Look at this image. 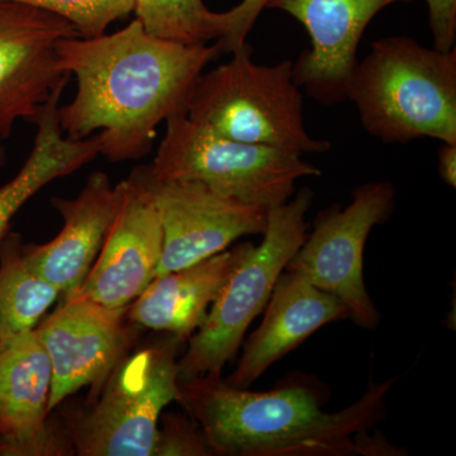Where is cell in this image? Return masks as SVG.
Instances as JSON below:
<instances>
[{
	"instance_id": "obj_1",
	"label": "cell",
	"mask_w": 456,
	"mask_h": 456,
	"mask_svg": "<svg viewBox=\"0 0 456 456\" xmlns=\"http://www.w3.org/2000/svg\"><path fill=\"white\" fill-rule=\"evenodd\" d=\"M220 55L216 44L151 35L137 18L110 35L66 38L57 45L59 68L77 77V92L59 107L60 127L75 140L99 131L101 155L113 163L139 160L159 125L185 113L198 77Z\"/></svg>"
},
{
	"instance_id": "obj_2",
	"label": "cell",
	"mask_w": 456,
	"mask_h": 456,
	"mask_svg": "<svg viewBox=\"0 0 456 456\" xmlns=\"http://www.w3.org/2000/svg\"><path fill=\"white\" fill-rule=\"evenodd\" d=\"M395 379L371 384L351 406L329 413L320 383L292 380L269 392L236 388L209 373L179 380L176 402L202 428L213 455H401L368 431L386 417Z\"/></svg>"
},
{
	"instance_id": "obj_3",
	"label": "cell",
	"mask_w": 456,
	"mask_h": 456,
	"mask_svg": "<svg viewBox=\"0 0 456 456\" xmlns=\"http://www.w3.org/2000/svg\"><path fill=\"white\" fill-rule=\"evenodd\" d=\"M346 99L383 142L456 143V50L428 49L407 36L374 41L354 69Z\"/></svg>"
},
{
	"instance_id": "obj_4",
	"label": "cell",
	"mask_w": 456,
	"mask_h": 456,
	"mask_svg": "<svg viewBox=\"0 0 456 456\" xmlns=\"http://www.w3.org/2000/svg\"><path fill=\"white\" fill-rule=\"evenodd\" d=\"M231 55L226 64L198 77L185 108L191 121L228 139L301 155L331 149L329 141L305 130L292 60L256 64L248 42Z\"/></svg>"
},
{
	"instance_id": "obj_5",
	"label": "cell",
	"mask_w": 456,
	"mask_h": 456,
	"mask_svg": "<svg viewBox=\"0 0 456 456\" xmlns=\"http://www.w3.org/2000/svg\"><path fill=\"white\" fill-rule=\"evenodd\" d=\"M183 344L167 334L128 354L86 407L62 413L75 455L154 456L159 419L178 397L176 362Z\"/></svg>"
},
{
	"instance_id": "obj_6",
	"label": "cell",
	"mask_w": 456,
	"mask_h": 456,
	"mask_svg": "<svg viewBox=\"0 0 456 456\" xmlns=\"http://www.w3.org/2000/svg\"><path fill=\"white\" fill-rule=\"evenodd\" d=\"M150 173L161 180L202 183L222 196L264 208L292 198L296 183L321 175L298 152L228 139L185 113L167 119V132Z\"/></svg>"
},
{
	"instance_id": "obj_7",
	"label": "cell",
	"mask_w": 456,
	"mask_h": 456,
	"mask_svg": "<svg viewBox=\"0 0 456 456\" xmlns=\"http://www.w3.org/2000/svg\"><path fill=\"white\" fill-rule=\"evenodd\" d=\"M312 200L311 189L303 188L293 200L269 209L263 242L233 270L176 362L178 380L222 373L235 358L246 330L268 305L279 277L307 237Z\"/></svg>"
},
{
	"instance_id": "obj_8",
	"label": "cell",
	"mask_w": 456,
	"mask_h": 456,
	"mask_svg": "<svg viewBox=\"0 0 456 456\" xmlns=\"http://www.w3.org/2000/svg\"><path fill=\"white\" fill-rule=\"evenodd\" d=\"M395 200L391 182L356 188L346 208L334 207L318 215L314 232L285 268L340 299L351 320L368 330L378 326L380 316L362 275L365 242L375 224L391 216Z\"/></svg>"
},
{
	"instance_id": "obj_9",
	"label": "cell",
	"mask_w": 456,
	"mask_h": 456,
	"mask_svg": "<svg viewBox=\"0 0 456 456\" xmlns=\"http://www.w3.org/2000/svg\"><path fill=\"white\" fill-rule=\"evenodd\" d=\"M130 178L154 206L163 228L155 278L220 254L240 237L265 232L268 208L222 196L202 183L155 178L147 165Z\"/></svg>"
},
{
	"instance_id": "obj_10",
	"label": "cell",
	"mask_w": 456,
	"mask_h": 456,
	"mask_svg": "<svg viewBox=\"0 0 456 456\" xmlns=\"http://www.w3.org/2000/svg\"><path fill=\"white\" fill-rule=\"evenodd\" d=\"M128 307L112 308L80 296L64 302L35 331L53 369L47 411L53 413L83 387L94 397L116 365L130 354L140 326Z\"/></svg>"
},
{
	"instance_id": "obj_11",
	"label": "cell",
	"mask_w": 456,
	"mask_h": 456,
	"mask_svg": "<svg viewBox=\"0 0 456 456\" xmlns=\"http://www.w3.org/2000/svg\"><path fill=\"white\" fill-rule=\"evenodd\" d=\"M64 18L22 3L0 0V139L20 119L33 122L42 104L70 75L62 73L57 45L77 37Z\"/></svg>"
},
{
	"instance_id": "obj_12",
	"label": "cell",
	"mask_w": 456,
	"mask_h": 456,
	"mask_svg": "<svg viewBox=\"0 0 456 456\" xmlns=\"http://www.w3.org/2000/svg\"><path fill=\"white\" fill-rule=\"evenodd\" d=\"M412 0H269L301 22L310 50L293 64L294 82L325 106L346 101L358 47L369 23L382 9Z\"/></svg>"
},
{
	"instance_id": "obj_13",
	"label": "cell",
	"mask_w": 456,
	"mask_h": 456,
	"mask_svg": "<svg viewBox=\"0 0 456 456\" xmlns=\"http://www.w3.org/2000/svg\"><path fill=\"white\" fill-rule=\"evenodd\" d=\"M50 359L35 330L0 344V455L75 454L61 421L49 419Z\"/></svg>"
},
{
	"instance_id": "obj_14",
	"label": "cell",
	"mask_w": 456,
	"mask_h": 456,
	"mask_svg": "<svg viewBox=\"0 0 456 456\" xmlns=\"http://www.w3.org/2000/svg\"><path fill=\"white\" fill-rule=\"evenodd\" d=\"M123 184L121 206L97 259L79 288L68 296L107 307H128L154 281L163 254V228L139 185L130 176Z\"/></svg>"
},
{
	"instance_id": "obj_15",
	"label": "cell",
	"mask_w": 456,
	"mask_h": 456,
	"mask_svg": "<svg viewBox=\"0 0 456 456\" xmlns=\"http://www.w3.org/2000/svg\"><path fill=\"white\" fill-rule=\"evenodd\" d=\"M123 180L112 185L103 171H95L73 200L53 198L64 224L59 235L44 245L23 246L36 272L55 285L62 297L83 283L122 203Z\"/></svg>"
},
{
	"instance_id": "obj_16",
	"label": "cell",
	"mask_w": 456,
	"mask_h": 456,
	"mask_svg": "<svg viewBox=\"0 0 456 456\" xmlns=\"http://www.w3.org/2000/svg\"><path fill=\"white\" fill-rule=\"evenodd\" d=\"M259 329L248 338L239 364L226 382L248 388L275 362L321 327L349 318L346 305L292 272L281 273Z\"/></svg>"
},
{
	"instance_id": "obj_17",
	"label": "cell",
	"mask_w": 456,
	"mask_h": 456,
	"mask_svg": "<svg viewBox=\"0 0 456 456\" xmlns=\"http://www.w3.org/2000/svg\"><path fill=\"white\" fill-rule=\"evenodd\" d=\"M253 248L251 242H244L187 268L156 277L128 305V320L188 341L203 325L209 305L233 270Z\"/></svg>"
},
{
	"instance_id": "obj_18",
	"label": "cell",
	"mask_w": 456,
	"mask_h": 456,
	"mask_svg": "<svg viewBox=\"0 0 456 456\" xmlns=\"http://www.w3.org/2000/svg\"><path fill=\"white\" fill-rule=\"evenodd\" d=\"M66 84H60L42 104L33 119L37 125V134L26 163L11 182L0 187V240L8 232L17 212L38 191L101 155L98 134L75 140L66 136L60 127L59 103Z\"/></svg>"
},
{
	"instance_id": "obj_19",
	"label": "cell",
	"mask_w": 456,
	"mask_h": 456,
	"mask_svg": "<svg viewBox=\"0 0 456 456\" xmlns=\"http://www.w3.org/2000/svg\"><path fill=\"white\" fill-rule=\"evenodd\" d=\"M16 232L8 231L0 240V344L35 330L61 296L36 272Z\"/></svg>"
},
{
	"instance_id": "obj_20",
	"label": "cell",
	"mask_w": 456,
	"mask_h": 456,
	"mask_svg": "<svg viewBox=\"0 0 456 456\" xmlns=\"http://www.w3.org/2000/svg\"><path fill=\"white\" fill-rule=\"evenodd\" d=\"M134 14L147 32L187 45L216 40L213 13L203 0H137Z\"/></svg>"
},
{
	"instance_id": "obj_21",
	"label": "cell",
	"mask_w": 456,
	"mask_h": 456,
	"mask_svg": "<svg viewBox=\"0 0 456 456\" xmlns=\"http://www.w3.org/2000/svg\"><path fill=\"white\" fill-rule=\"evenodd\" d=\"M50 12L64 18L79 37L92 38L107 33L112 23L130 16L137 0H11Z\"/></svg>"
},
{
	"instance_id": "obj_22",
	"label": "cell",
	"mask_w": 456,
	"mask_h": 456,
	"mask_svg": "<svg viewBox=\"0 0 456 456\" xmlns=\"http://www.w3.org/2000/svg\"><path fill=\"white\" fill-rule=\"evenodd\" d=\"M154 456H211L213 455L202 428L182 413L161 415Z\"/></svg>"
},
{
	"instance_id": "obj_23",
	"label": "cell",
	"mask_w": 456,
	"mask_h": 456,
	"mask_svg": "<svg viewBox=\"0 0 456 456\" xmlns=\"http://www.w3.org/2000/svg\"><path fill=\"white\" fill-rule=\"evenodd\" d=\"M269 0H241L230 11L213 13L215 23L216 45L221 53H231L245 45L248 36L266 8Z\"/></svg>"
},
{
	"instance_id": "obj_24",
	"label": "cell",
	"mask_w": 456,
	"mask_h": 456,
	"mask_svg": "<svg viewBox=\"0 0 456 456\" xmlns=\"http://www.w3.org/2000/svg\"><path fill=\"white\" fill-rule=\"evenodd\" d=\"M435 49H455L456 0H426Z\"/></svg>"
},
{
	"instance_id": "obj_25",
	"label": "cell",
	"mask_w": 456,
	"mask_h": 456,
	"mask_svg": "<svg viewBox=\"0 0 456 456\" xmlns=\"http://www.w3.org/2000/svg\"><path fill=\"white\" fill-rule=\"evenodd\" d=\"M440 178L452 188L456 187V143H443L439 151Z\"/></svg>"
},
{
	"instance_id": "obj_26",
	"label": "cell",
	"mask_w": 456,
	"mask_h": 456,
	"mask_svg": "<svg viewBox=\"0 0 456 456\" xmlns=\"http://www.w3.org/2000/svg\"><path fill=\"white\" fill-rule=\"evenodd\" d=\"M5 161V151L4 147L2 145V139H0V169H2L3 165H4Z\"/></svg>"
}]
</instances>
